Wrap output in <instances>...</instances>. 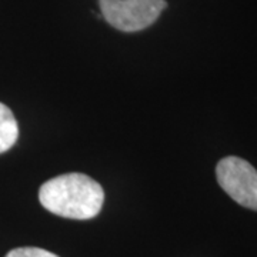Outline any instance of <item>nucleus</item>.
<instances>
[{"label":"nucleus","instance_id":"obj_3","mask_svg":"<svg viewBox=\"0 0 257 257\" xmlns=\"http://www.w3.org/2000/svg\"><path fill=\"white\" fill-rule=\"evenodd\" d=\"M217 183L234 202L257 211V170L237 156L223 157L216 166Z\"/></svg>","mask_w":257,"mask_h":257},{"label":"nucleus","instance_id":"obj_2","mask_svg":"<svg viewBox=\"0 0 257 257\" xmlns=\"http://www.w3.org/2000/svg\"><path fill=\"white\" fill-rule=\"evenodd\" d=\"M101 16L110 25L124 33H136L150 28L163 10L166 0H99Z\"/></svg>","mask_w":257,"mask_h":257},{"label":"nucleus","instance_id":"obj_1","mask_svg":"<svg viewBox=\"0 0 257 257\" xmlns=\"http://www.w3.org/2000/svg\"><path fill=\"white\" fill-rule=\"evenodd\" d=\"M39 202L47 211L64 219L89 220L100 213L104 190L83 173H67L47 180L39 189Z\"/></svg>","mask_w":257,"mask_h":257},{"label":"nucleus","instance_id":"obj_5","mask_svg":"<svg viewBox=\"0 0 257 257\" xmlns=\"http://www.w3.org/2000/svg\"><path fill=\"white\" fill-rule=\"evenodd\" d=\"M5 257H59L55 253L39 247H18L10 250Z\"/></svg>","mask_w":257,"mask_h":257},{"label":"nucleus","instance_id":"obj_4","mask_svg":"<svg viewBox=\"0 0 257 257\" xmlns=\"http://www.w3.org/2000/svg\"><path fill=\"white\" fill-rule=\"evenodd\" d=\"M18 139V120L6 104L0 103V155L15 146Z\"/></svg>","mask_w":257,"mask_h":257}]
</instances>
